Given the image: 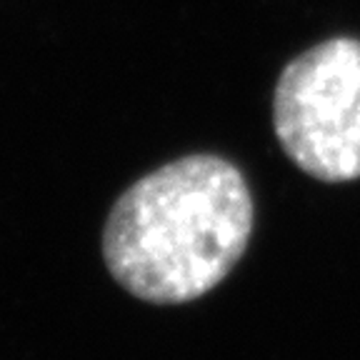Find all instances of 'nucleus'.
<instances>
[{"label":"nucleus","instance_id":"nucleus-1","mask_svg":"<svg viewBox=\"0 0 360 360\" xmlns=\"http://www.w3.org/2000/svg\"><path fill=\"white\" fill-rule=\"evenodd\" d=\"M255 202L228 158L193 153L138 178L112 202L103 225L108 273L153 305L198 300L245 255Z\"/></svg>","mask_w":360,"mask_h":360},{"label":"nucleus","instance_id":"nucleus-2","mask_svg":"<svg viewBox=\"0 0 360 360\" xmlns=\"http://www.w3.org/2000/svg\"><path fill=\"white\" fill-rule=\"evenodd\" d=\"M273 130L310 178H360V38L321 40L283 68L273 90Z\"/></svg>","mask_w":360,"mask_h":360}]
</instances>
